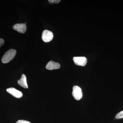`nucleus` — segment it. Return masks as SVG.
<instances>
[{"label": "nucleus", "instance_id": "obj_9", "mask_svg": "<svg viewBox=\"0 0 123 123\" xmlns=\"http://www.w3.org/2000/svg\"><path fill=\"white\" fill-rule=\"evenodd\" d=\"M116 118L119 119L123 118V111H120L115 116Z\"/></svg>", "mask_w": 123, "mask_h": 123}, {"label": "nucleus", "instance_id": "obj_6", "mask_svg": "<svg viewBox=\"0 0 123 123\" xmlns=\"http://www.w3.org/2000/svg\"><path fill=\"white\" fill-rule=\"evenodd\" d=\"M14 30L19 33H24L26 31L27 28L26 24L23 23L15 24L13 27Z\"/></svg>", "mask_w": 123, "mask_h": 123}, {"label": "nucleus", "instance_id": "obj_11", "mask_svg": "<svg viewBox=\"0 0 123 123\" xmlns=\"http://www.w3.org/2000/svg\"><path fill=\"white\" fill-rule=\"evenodd\" d=\"M16 123H31L29 121H26L24 120H18Z\"/></svg>", "mask_w": 123, "mask_h": 123}, {"label": "nucleus", "instance_id": "obj_3", "mask_svg": "<svg viewBox=\"0 0 123 123\" xmlns=\"http://www.w3.org/2000/svg\"><path fill=\"white\" fill-rule=\"evenodd\" d=\"M53 33L48 30H44L42 35V39L43 41L46 43L50 42L53 39Z\"/></svg>", "mask_w": 123, "mask_h": 123}, {"label": "nucleus", "instance_id": "obj_2", "mask_svg": "<svg viewBox=\"0 0 123 123\" xmlns=\"http://www.w3.org/2000/svg\"><path fill=\"white\" fill-rule=\"evenodd\" d=\"M72 95L76 100L78 101L81 99L82 97V93L81 88L78 86H74L73 87Z\"/></svg>", "mask_w": 123, "mask_h": 123}, {"label": "nucleus", "instance_id": "obj_8", "mask_svg": "<svg viewBox=\"0 0 123 123\" xmlns=\"http://www.w3.org/2000/svg\"><path fill=\"white\" fill-rule=\"evenodd\" d=\"M18 83L19 85L23 88H28V86L27 83L26 77L24 74H22L21 78L18 81Z\"/></svg>", "mask_w": 123, "mask_h": 123}, {"label": "nucleus", "instance_id": "obj_12", "mask_svg": "<svg viewBox=\"0 0 123 123\" xmlns=\"http://www.w3.org/2000/svg\"><path fill=\"white\" fill-rule=\"evenodd\" d=\"M4 43V40L0 38V47Z\"/></svg>", "mask_w": 123, "mask_h": 123}, {"label": "nucleus", "instance_id": "obj_7", "mask_svg": "<svg viewBox=\"0 0 123 123\" xmlns=\"http://www.w3.org/2000/svg\"><path fill=\"white\" fill-rule=\"evenodd\" d=\"M60 68V65L59 63L52 61L49 62L46 66V69L49 70L58 69Z\"/></svg>", "mask_w": 123, "mask_h": 123}, {"label": "nucleus", "instance_id": "obj_5", "mask_svg": "<svg viewBox=\"0 0 123 123\" xmlns=\"http://www.w3.org/2000/svg\"><path fill=\"white\" fill-rule=\"evenodd\" d=\"M6 91L8 93H9L13 97L17 98H20L22 97V92L16 89L15 88H8Z\"/></svg>", "mask_w": 123, "mask_h": 123}, {"label": "nucleus", "instance_id": "obj_4", "mask_svg": "<svg viewBox=\"0 0 123 123\" xmlns=\"http://www.w3.org/2000/svg\"><path fill=\"white\" fill-rule=\"evenodd\" d=\"M73 60L75 64L78 66H85L87 63V59L85 57H74Z\"/></svg>", "mask_w": 123, "mask_h": 123}, {"label": "nucleus", "instance_id": "obj_10", "mask_svg": "<svg viewBox=\"0 0 123 123\" xmlns=\"http://www.w3.org/2000/svg\"><path fill=\"white\" fill-rule=\"evenodd\" d=\"M49 2L51 4L55 3V4H58L61 1L60 0H49Z\"/></svg>", "mask_w": 123, "mask_h": 123}, {"label": "nucleus", "instance_id": "obj_1", "mask_svg": "<svg viewBox=\"0 0 123 123\" xmlns=\"http://www.w3.org/2000/svg\"><path fill=\"white\" fill-rule=\"evenodd\" d=\"M17 52L15 50L11 49L6 52L3 56L1 61L4 63H7L11 61L14 58Z\"/></svg>", "mask_w": 123, "mask_h": 123}]
</instances>
